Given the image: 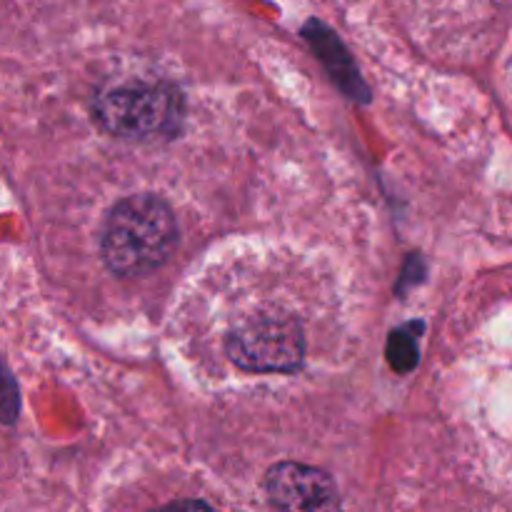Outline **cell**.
<instances>
[{"label": "cell", "instance_id": "6da1fadb", "mask_svg": "<svg viewBox=\"0 0 512 512\" xmlns=\"http://www.w3.org/2000/svg\"><path fill=\"white\" fill-rule=\"evenodd\" d=\"M178 248V218L153 193L128 195L110 208L100 230V258L118 278H140L163 268Z\"/></svg>", "mask_w": 512, "mask_h": 512}, {"label": "cell", "instance_id": "7a4b0ae2", "mask_svg": "<svg viewBox=\"0 0 512 512\" xmlns=\"http://www.w3.org/2000/svg\"><path fill=\"white\" fill-rule=\"evenodd\" d=\"M93 118L113 138L135 143L170 140L183 130L185 98L170 83L133 80L100 90L93 98Z\"/></svg>", "mask_w": 512, "mask_h": 512}, {"label": "cell", "instance_id": "3957f363", "mask_svg": "<svg viewBox=\"0 0 512 512\" xmlns=\"http://www.w3.org/2000/svg\"><path fill=\"white\" fill-rule=\"evenodd\" d=\"M303 325L280 308H263L245 315L230 328L225 353L245 373L293 375L305 363Z\"/></svg>", "mask_w": 512, "mask_h": 512}, {"label": "cell", "instance_id": "277c9868", "mask_svg": "<svg viewBox=\"0 0 512 512\" xmlns=\"http://www.w3.org/2000/svg\"><path fill=\"white\" fill-rule=\"evenodd\" d=\"M263 490L275 512H343L333 475L313 465L283 460L265 473Z\"/></svg>", "mask_w": 512, "mask_h": 512}, {"label": "cell", "instance_id": "5b68a950", "mask_svg": "<svg viewBox=\"0 0 512 512\" xmlns=\"http://www.w3.org/2000/svg\"><path fill=\"white\" fill-rule=\"evenodd\" d=\"M303 40L308 43V48L313 50L315 58L320 60V65L325 68L328 78L333 80L335 88L345 95L348 100L358 105H368L373 100V90L365 83L363 73H360L358 63L350 55V50L345 48V43L340 40V35L333 28L323 23L318 18H310L308 23L300 30Z\"/></svg>", "mask_w": 512, "mask_h": 512}, {"label": "cell", "instance_id": "8992f818", "mask_svg": "<svg viewBox=\"0 0 512 512\" xmlns=\"http://www.w3.org/2000/svg\"><path fill=\"white\" fill-rule=\"evenodd\" d=\"M423 328V320H415V323H405L400 325V328L390 330L388 343H385V358H388V365L398 375H408L418 368V338L420 333H423Z\"/></svg>", "mask_w": 512, "mask_h": 512}, {"label": "cell", "instance_id": "52a82bcc", "mask_svg": "<svg viewBox=\"0 0 512 512\" xmlns=\"http://www.w3.org/2000/svg\"><path fill=\"white\" fill-rule=\"evenodd\" d=\"M20 415V388L8 365L0 360V425H15Z\"/></svg>", "mask_w": 512, "mask_h": 512}, {"label": "cell", "instance_id": "ba28073f", "mask_svg": "<svg viewBox=\"0 0 512 512\" xmlns=\"http://www.w3.org/2000/svg\"><path fill=\"white\" fill-rule=\"evenodd\" d=\"M425 273H428V265H425V260L420 258L418 253L410 255L408 260H405V268H403V275H400L398 285H395V293L400 295V298H405V293H408L410 285H418L425 280Z\"/></svg>", "mask_w": 512, "mask_h": 512}, {"label": "cell", "instance_id": "9c48e42d", "mask_svg": "<svg viewBox=\"0 0 512 512\" xmlns=\"http://www.w3.org/2000/svg\"><path fill=\"white\" fill-rule=\"evenodd\" d=\"M153 512H218L213 505L203 503V500H173V503H165L163 508Z\"/></svg>", "mask_w": 512, "mask_h": 512}]
</instances>
